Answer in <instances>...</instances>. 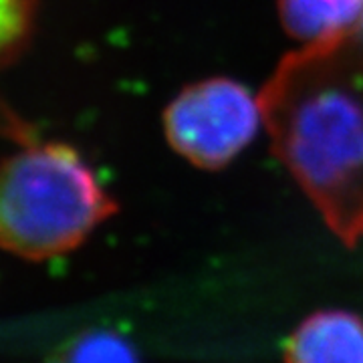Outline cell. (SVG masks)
<instances>
[{"instance_id": "cell-1", "label": "cell", "mask_w": 363, "mask_h": 363, "mask_svg": "<svg viewBox=\"0 0 363 363\" xmlns=\"http://www.w3.org/2000/svg\"><path fill=\"white\" fill-rule=\"evenodd\" d=\"M272 150L347 245L363 240V45L291 52L260 93Z\"/></svg>"}, {"instance_id": "cell-2", "label": "cell", "mask_w": 363, "mask_h": 363, "mask_svg": "<svg viewBox=\"0 0 363 363\" xmlns=\"http://www.w3.org/2000/svg\"><path fill=\"white\" fill-rule=\"evenodd\" d=\"M116 212L113 198L69 145H33L0 164V247L21 259L65 255Z\"/></svg>"}, {"instance_id": "cell-3", "label": "cell", "mask_w": 363, "mask_h": 363, "mask_svg": "<svg viewBox=\"0 0 363 363\" xmlns=\"http://www.w3.org/2000/svg\"><path fill=\"white\" fill-rule=\"evenodd\" d=\"M260 99L233 79L188 85L168 105L164 130L169 145L204 169L230 164L259 131Z\"/></svg>"}, {"instance_id": "cell-4", "label": "cell", "mask_w": 363, "mask_h": 363, "mask_svg": "<svg viewBox=\"0 0 363 363\" xmlns=\"http://www.w3.org/2000/svg\"><path fill=\"white\" fill-rule=\"evenodd\" d=\"M285 363H363V319L341 309L313 313L286 339Z\"/></svg>"}, {"instance_id": "cell-5", "label": "cell", "mask_w": 363, "mask_h": 363, "mask_svg": "<svg viewBox=\"0 0 363 363\" xmlns=\"http://www.w3.org/2000/svg\"><path fill=\"white\" fill-rule=\"evenodd\" d=\"M285 30L307 45L343 39L355 30L363 0H279Z\"/></svg>"}, {"instance_id": "cell-6", "label": "cell", "mask_w": 363, "mask_h": 363, "mask_svg": "<svg viewBox=\"0 0 363 363\" xmlns=\"http://www.w3.org/2000/svg\"><path fill=\"white\" fill-rule=\"evenodd\" d=\"M67 363H142L135 347L113 331H89L75 339Z\"/></svg>"}, {"instance_id": "cell-7", "label": "cell", "mask_w": 363, "mask_h": 363, "mask_svg": "<svg viewBox=\"0 0 363 363\" xmlns=\"http://www.w3.org/2000/svg\"><path fill=\"white\" fill-rule=\"evenodd\" d=\"M30 0H0V51L25 37L30 23Z\"/></svg>"}, {"instance_id": "cell-8", "label": "cell", "mask_w": 363, "mask_h": 363, "mask_svg": "<svg viewBox=\"0 0 363 363\" xmlns=\"http://www.w3.org/2000/svg\"><path fill=\"white\" fill-rule=\"evenodd\" d=\"M351 37L363 45V13H362V18H359V23H357V26H355V30L351 33Z\"/></svg>"}]
</instances>
